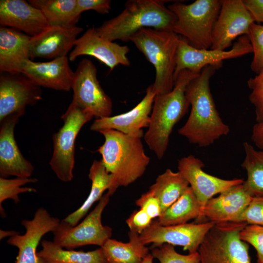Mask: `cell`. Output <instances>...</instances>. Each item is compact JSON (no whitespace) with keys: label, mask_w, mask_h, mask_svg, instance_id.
<instances>
[{"label":"cell","mask_w":263,"mask_h":263,"mask_svg":"<svg viewBox=\"0 0 263 263\" xmlns=\"http://www.w3.org/2000/svg\"><path fill=\"white\" fill-rule=\"evenodd\" d=\"M219 67L208 65L193 78L186 88V95L191 106L188 120L178 131L190 143L200 147L213 144L230 132L216 109L211 93L210 80Z\"/></svg>","instance_id":"cell-1"},{"label":"cell","mask_w":263,"mask_h":263,"mask_svg":"<svg viewBox=\"0 0 263 263\" xmlns=\"http://www.w3.org/2000/svg\"><path fill=\"white\" fill-rule=\"evenodd\" d=\"M199 74L188 70L181 71L174 79L171 91L155 96L149 126L144 137L149 149L159 159L167 151L174 127L188 110L190 104L186 95V87Z\"/></svg>","instance_id":"cell-2"},{"label":"cell","mask_w":263,"mask_h":263,"mask_svg":"<svg viewBox=\"0 0 263 263\" xmlns=\"http://www.w3.org/2000/svg\"><path fill=\"white\" fill-rule=\"evenodd\" d=\"M167 0H130L116 17L96 28L103 38L113 41H130L131 37L144 28L171 30L175 24V14L165 5Z\"/></svg>","instance_id":"cell-3"},{"label":"cell","mask_w":263,"mask_h":263,"mask_svg":"<svg viewBox=\"0 0 263 263\" xmlns=\"http://www.w3.org/2000/svg\"><path fill=\"white\" fill-rule=\"evenodd\" d=\"M105 138L97 150L107 171L114 178V189L127 187L141 177L150 162L141 138L114 130L99 132Z\"/></svg>","instance_id":"cell-4"},{"label":"cell","mask_w":263,"mask_h":263,"mask_svg":"<svg viewBox=\"0 0 263 263\" xmlns=\"http://www.w3.org/2000/svg\"><path fill=\"white\" fill-rule=\"evenodd\" d=\"M180 39V36L172 31L151 28L139 30L130 39L155 68L152 86L156 95L169 93L174 87Z\"/></svg>","instance_id":"cell-5"},{"label":"cell","mask_w":263,"mask_h":263,"mask_svg":"<svg viewBox=\"0 0 263 263\" xmlns=\"http://www.w3.org/2000/svg\"><path fill=\"white\" fill-rule=\"evenodd\" d=\"M221 5V0H196L188 4L175 2L169 5L177 18L172 31L196 48L210 49Z\"/></svg>","instance_id":"cell-6"},{"label":"cell","mask_w":263,"mask_h":263,"mask_svg":"<svg viewBox=\"0 0 263 263\" xmlns=\"http://www.w3.org/2000/svg\"><path fill=\"white\" fill-rule=\"evenodd\" d=\"M244 222L215 224L200 245V263H251L249 246L240 238Z\"/></svg>","instance_id":"cell-7"},{"label":"cell","mask_w":263,"mask_h":263,"mask_svg":"<svg viewBox=\"0 0 263 263\" xmlns=\"http://www.w3.org/2000/svg\"><path fill=\"white\" fill-rule=\"evenodd\" d=\"M93 117L92 113L72 101L61 116L63 126L53 135V151L49 165L62 182H70L74 178L75 141L82 127Z\"/></svg>","instance_id":"cell-8"},{"label":"cell","mask_w":263,"mask_h":263,"mask_svg":"<svg viewBox=\"0 0 263 263\" xmlns=\"http://www.w3.org/2000/svg\"><path fill=\"white\" fill-rule=\"evenodd\" d=\"M107 192L79 224L72 226L63 220L53 232V242L59 246L75 248L88 245L102 247L112 235V229L102 223V213L109 202Z\"/></svg>","instance_id":"cell-9"},{"label":"cell","mask_w":263,"mask_h":263,"mask_svg":"<svg viewBox=\"0 0 263 263\" xmlns=\"http://www.w3.org/2000/svg\"><path fill=\"white\" fill-rule=\"evenodd\" d=\"M72 102L92 113L96 119L111 116L113 103L101 87L93 62L84 58L78 63L72 86Z\"/></svg>","instance_id":"cell-10"},{"label":"cell","mask_w":263,"mask_h":263,"mask_svg":"<svg viewBox=\"0 0 263 263\" xmlns=\"http://www.w3.org/2000/svg\"><path fill=\"white\" fill-rule=\"evenodd\" d=\"M250 53H252V48L246 35L238 38L231 49L225 51L197 49L180 37L174 79L183 70H188L200 73L207 66L214 65L221 68L225 60L239 57Z\"/></svg>","instance_id":"cell-11"},{"label":"cell","mask_w":263,"mask_h":263,"mask_svg":"<svg viewBox=\"0 0 263 263\" xmlns=\"http://www.w3.org/2000/svg\"><path fill=\"white\" fill-rule=\"evenodd\" d=\"M215 224L207 221L164 226L154 220L140 237L146 245L152 244L151 246H155L168 244L182 246L184 250L191 253L198 251L207 234Z\"/></svg>","instance_id":"cell-12"},{"label":"cell","mask_w":263,"mask_h":263,"mask_svg":"<svg viewBox=\"0 0 263 263\" xmlns=\"http://www.w3.org/2000/svg\"><path fill=\"white\" fill-rule=\"evenodd\" d=\"M254 20L243 0H222L210 49L225 51L237 38L247 35Z\"/></svg>","instance_id":"cell-13"},{"label":"cell","mask_w":263,"mask_h":263,"mask_svg":"<svg viewBox=\"0 0 263 263\" xmlns=\"http://www.w3.org/2000/svg\"><path fill=\"white\" fill-rule=\"evenodd\" d=\"M4 73L0 77V121L12 116L19 118L27 106L42 99L40 87L24 75Z\"/></svg>","instance_id":"cell-14"},{"label":"cell","mask_w":263,"mask_h":263,"mask_svg":"<svg viewBox=\"0 0 263 263\" xmlns=\"http://www.w3.org/2000/svg\"><path fill=\"white\" fill-rule=\"evenodd\" d=\"M60 222L43 207L38 208L31 220H23L21 224L25 233L21 235L18 233L7 241L9 245L18 249L15 263H44L38 255V246L42 237L53 232Z\"/></svg>","instance_id":"cell-15"},{"label":"cell","mask_w":263,"mask_h":263,"mask_svg":"<svg viewBox=\"0 0 263 263\" xmlns=\"http://www.w3.org/2000/svg\"><path fill=\"white\" fill-rule=\"evenodd\" d=\"M203 162L193 155L180 159L178 169L196 195L201 210L210 199L232 186L243 184L242 179H224L205 172Z\"/></svg>","instance_id":"cell-16"},{"label":"cell","mask_w":263,"mask_h":263,"mask_svg":"<svg viewBox=\"0 0 263 263\" xmlns=\"http://www.w3.org/2000/svg\"><path fill=\"white\" fill-rule=\"evenodd\" d=\"M130 48L120 45L100 36L94 27L88 29L77 38L73 50L70 53L69 59L74 61L81 56H93L108 66L112 71L118 65H130L127 57Z\"/></svg>","instance_id":"cell-17"},{"label":"cell","mask_w":263,"mask_h":263,"mask_svg":"<svg viewBox=\"0 0 263 263\" xmlns=\"http://www.w3.org/2000/svg\"><path fill=\"white\" fill-rule=\"evenodd\" d=\"M155 95L151 85L148 87L143 99L133 109L118 115L96 119L91 126V130L99 132L104 130H114L142 138L144 135L142 129L149 126L150 114Z\"/></svg>","instance_id":"cell-18"},{"label":"cell","mask_w":263,"mask_h":263,"mask_svg":"<svg viewBox=\"0 0 263 263\" xmlns=\"http://www.w3.org/2000/svg\"><path fill=\"white\" fill-rule=\"evenodd\" d=\"M253 196L244 188L243 183L229 188L206 203L198 220L205 219L215 224L240 222L241 216Z\"/></svg>","instance_id":"cell-19"},{"label":"cell","mask_w":263,"mask_h":263,"mask_svg":"<svg viewBox=\"0 0 263 263\" xmlns=\"http://www.w3.org/2000/svg\"><path fill=\"white\" fill-rule=\"evenodd\" d=\"M83 30V28L76 25L71 27L49 26L40 34L30 37V59L40 58L52 60L67 56Z\"/></svg>","instance_id":"cell-20"},{"label":"cell","mask_w":263,"mask_h":263,"mask_svg":"<svg viewBox=\"0 0 263 263\" xmlns=\"http://www.w3.org/2000/svg\"><path fill=\"white\" fill-rule=\"evenodd\" d=\"M67 56L47 62H35L30 59L23 63L21 74L39 87L57 91H69L74 77Z\"/></svg>","instance_id":"cell-21"},{"label":"cell","mask_w":263,"mask_h":263,"mask_svg":"<svg viewBox=\"0 0 263 263\" xmlns=\"http://www.w3.org/2000/svg\"><path fill=\"white\" fill-rule=\"evenodd\" d=\"M19 117L12 116L0 121V175L5 178L31 177L34 168L20 151L14 136Z\"/></svg>","instance_id":"cell-22"},{"label":"cell","mask_w":263,"mask_h":263,"mask_svg":"<svg viewBox=\"0 0 263 263\" xmlns=\"http://www.w3.org/2000/svg\"><path fill=\"white\" fill-rule=\"evenodd\" d=\"M0 24L30 37L38 35L49 26L42 12L23 0H0Z\"/></svg>","instance_id":"cell-23"},{"label":"cell","mask_w":263,"mask_h":263,"mask_svg":"<svg viewBox=\"0 0 263 263\" xmlns=\"http://www.w3.org/2000/svg\"><path fill=\"white\" fill-rule=\"evenodd\" d=\"M30 37L16 29L0 26V70L1 73L21 74L24 62L30 59Z\"/></svg>","instance_id":"cell-24"},{"label":"cell","mask_w":263,"mask_h":263,"mask_svg":"<svg viewBox=\"0 0 263 263\" xmlns=\"http://www.w3.org/2000/svg\"><path fill=\"white\" fill-rule=\"evenodd\" d=\"M88 177L92 185L88 197L78 208L63 220L72 226L78 224L94 203L100 200L105 191L107 190L110 196L115 192L114 176L107 171L101 160L94 161Z\"/></svg>","instance_id":"cell-25"},{"label":"cell","mask_w":263,"mask_h":263,"mask_svg":"<svg viewBox=\"0 0 263 263\" xmlns=\"http://www.w3.org/2000/svg\"><path fill=\"white\" fill-rule=\"evenodd\" d=\"M128 236V243L110 238L100 247L108 263H141L150 254L139 234L130 230Z\"/></svg>","instance_id":"cell-26"},{"label":"cell","mask_w":263,"mask_h":263,"mask_svg":"<svg viewBox=\"0 0 263 263\" xmlns=\"http://www.w3.org/2000/svg\"><path fill=\"white\" fill-rule=\"evenodd\" d=\"M38 255L44 263H108L101 247L84 252L65 249L53 241L44 240Z\"/></svg>","instance_id":"cell-27"},{"label":"cell","mask_w":263,"mask_h":263,"mask_svg":"<svg viewBox=\"0 0 263 263\" xmlns=\"http://www.w3.org/2000/svg\"><path fill=\"white\" fill-rule=\"evenodd\" d=\"M28 2L42 12L50 26L73 27L80 17L76 11L77 0H30Z\"/></svg>","instance_id":"cell-28"},{"label":"cell","mask_w":263,"mask_h":263,"mask_svg":"<svg viewBox=\"0 0 263 263\" xmlns=\"http://www.w3.org/2000/svg\"><path fill=\"white\" fill-rule=\"evenodd\" d=\"M189 187L188 183L179 171L174 172L168 169L158 176L149 191L158 200L162 213Z\"/></svg>","instance_id":"cell-29"},{"label":"cell","mask_w":263,"mask_h":263,"mask_svg":"<svg viewBox=\"0 0 263 263\" xmlns=\"http://www.w3.org/2000/svg\"><path fill=\"white\" fill-rule=\"evenodd\" d=\"M201 210L199 202L189 187L155 220L158 224L164 226L186 224L192 219L198 220Z\"/></svg>","instance_id":"cell-30"},{"label":"cell","mask_w":263,"mask_h":263,"mask_svg":"<svg viewBox=\"0 0 263 263\" xmlns=\"http://www.w3.org/2000/svg\"><path fill=\"white\" fill-rule=\"evenodd\" d=\"M244 158L241 166L246 171L245 189L253 196H263V150H257L247 142L243 143Z\"/></svg>","instance_id":"cell-31"},{"label":"cell","mask_w":263,"mask_h":263,"mask_svg":"<svg viewBox=\"0 0 263 263\" xmlns=\"http://www.w3.org/2000/svg\"><path fill=\"white\" fill-rule=\"evenodd\" d=\"M36 178L16 177L7 179L0 177V211L2 218L6 217V213L2 207L3 202L7 199H12L15 203L20 202L19 194L24 192H35L36 189L30 187H21L28 184L37 182Z\"/></svg>","instance_id":"cell-32"},{"label":"cell","mask_w":263,"mask_h":263,"mask_svg":"<svg viewBox=\"0 0 263 263\" xmlns=\"http://www.w3.org/2000/svg\"><path fill=\"white\" fill-rule=\"evenodd\" d=\"M160 263H200V258L198 251L183 255L177 252L174 246L164 244L151 246L150 253Z\"/></svg>","instance_id":"cell-33"},{"label":"cell","mask_w":263,"mask_h":263,"mask_svg":"<svg viewBox=\"0 0 263 263\" xmlns=\"http://www.w3.org/2000/svg\"><path fill=\"white\" fill-rule=\"evenodd\" d=\"M247 36L253 54L250 69L258 74L263 70V25L253 23Z\"/></svg>","instance_id":"cell-34"},{"label":"cell","mask_w":263,"mask_h":263,"mask_svg":"<svg viewBox=\"0 0 263 263\" xmlns=\"http://www.w3.org/2000/svg\"><path fill=\"white\" fill-rule=\"evenodd\" d=\"M251 93L249 100L254 107L256 122L263 119V70L247 81Z\"/></svg>","instance_id":"cell-35"},{"label":"cell","mask_w":263,"mask_h":263,"mask_svg":"<svg viewBox=\"0 0 263 263\" xmlns=\"http://www.w3.org/2000/svg\"><path fill=\"white\" fill-rule=\"evenodd\" d=\"M240 239L254 247L257 254V263H263V226L248 224L240 232Z\"/></svg>","instance_id":"cell-36"},{"label":"cell","mask_w":263,"mask_h":263,"mask_svg":"<svg viewBox=\"0 0 263 263\" xmlns=\"http://www.w3.org/2000/svg\"><path fill=\"white\" fill-rule=\"evenodd\" d=\"M240 222L263 226V196H253L242 214Z\"/></svg>","instance_id":"cell-37"},{"label":"cell","mask_w":263,"mask_h":263,"mask_svg":"<svg viewBox=\"0 0 263 263\" xmlns=\"http://www.w3.org/2000/svg\"><path fill=\"white\" fill-rule=\"evenodd\" d=\"M135 204L153 220L158 218L162 213L158 200L149 190L136 200Z\"/></svg>","instance_id":"cell-38"},{"label":"cell","mask_w":263,"mask_h":263,"mask_svg":"<svg viewBox=\"0 0 263 263\" xmlns=\"http://www.w3.org/2000/svg\"><path fill=\"white\" fill-rule=\"evenodd\" d=\"M153 219L143 209L134 211L127 219L126 223L130 231L141 234L151 225Z\"/></svg>","instance_id":"cell-39"},{"label":"cell","mask_w":263,"mask_h":263,"mask_svg":"<svg viewBox=\"0 0 263 263\" xmlns=\"http://www.w3.org/2000/svg\"><path fill=\"white\" fill-rule=\"evenodd\" d=\"M111 9L110 0H77L76 11L80 16L85 11L94 10L98 13L105 14Z\"/></svg>","instance_id":"cell-40"},{"label":"cell","mask_w":263,"mask_h":263,"mask_svg":"<svg viewBox=\"0 0 263 263\" xmlns=\"http://www.w3.org/2000/svg\"><path fill=\"white\" fill-rule=\"evenodd\" d=\"M255 23L263 25V0H243Z\"/></svg>","instance_id":"cell-41"},{"label":"cell","mask_w":263,"mask_h":263,"mask_svg":"<svg viewBox=\"0 0 263 263\" xmlns=\"http://www.w3.org/2000/svg\"><path fill=\"white\" fill-rule=\"evenodd\" d=\"M251 139L260 150H263V119L253 126Z\"/></svg>","instance_id":"cell-42"},{"label":"cell","mask_w":263,"mask_h":263,"mask_svg":"<svg viewBox=\"0 0 263 263\" xmlns=\"http://www.w3.org/2000/svg\"><path fill=\"white\" fill-rule=\"evenodd\" d=\"M17 233H18V232H17L16 231L14 230H4L2 229H0V240H2L7 237H10Z\"/></svg>","instance_id":"cell-43"},{"label":"cell","mask_w":263,"mask_h":263,"mask_svg":"<svg viewBox=\"0 0 263 263\" xmlns=\"http://www.w3.org/2000/svg\"><path fill=\"white\" fill-rule=\"evenodd\" d=\"M153 256L150 253L141 263H153Z\"/></svg>","instance_id":"cell-44"}]
</instances>
